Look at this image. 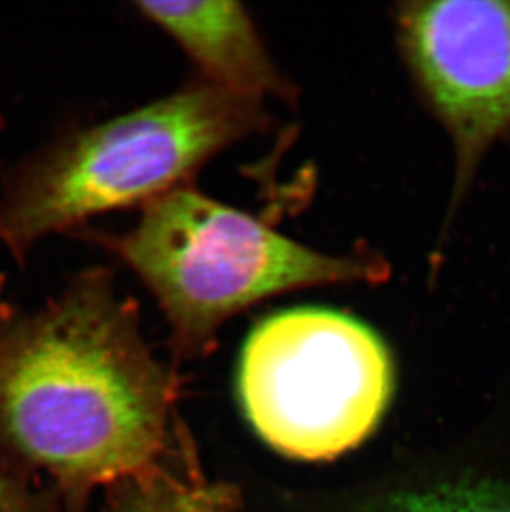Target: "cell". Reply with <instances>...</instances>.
Wrapping results in <instances>:
<instances>
[{"label": "cell", "instance_id": "obj_3", "mask_svg": "<svg viewBox=\"0 0 510 512\" xmlns=\"http://www.w3.org/2000/svg\"><path fill=\"white\" fill-rule=\"evenodd\" d=\"M87 239L140 277L183 357L203 355L227 319L260 300L315 285L373 284L388 274L371 252L315 251L189 183L145 204L130 231H90Z\"/></svg>", "mask_w": 510, "mask_h": 512}, {"label": "cell", "instance_id": "obj_5", "mask_svg": "<svg viewBox=\"0 0 510 512\" xmlns=\"http://www.w3.org/2000/svg\"><path fill=\"white\" fill-rule=\"evenodd\" d=\"M393 17L414 88L453 141V211L487 151L510 136V2H403Z\"/></svg>", "mask_w": 510, "mask_h": 512}, {"label": "cell", "instance_id": "obj_7", "mask_svg": "<svg viewBox=\"0 0 510 512\" xmlns=\"http://www.w3.org/2000/svg\"><path fill=\"white\" fill-rule=\"evenodd\" d=\"M108 512H231L236 493L209 483L189 469L166 466L158 473L116 488Z\"/></svg>", "mask_w": 510, "mask_h": 512}, {"label": "cell", "instance_id": "obj_2", "mask_svg": "<svg viewBox=\"0 0 510 512\" xmlns=\"http://www.w3.org/2000/svg\"><path fill=\"white\" fill-rule=\"evenodd\" d=\"M269 125L264 102L198 77L145 107L68 133L7 174L0 242L24 264L44 237L113 209L145 206Z\"/></svg>", "mask_w": 510, "mask_h": 512}, {"label": "cell", "instance_id": "obj_10", "mask_svg": "<svg viewBox=\"0 0 510 512\" xmlns=\"http://www.w3.org/2000/svg\"><path fill=\"white\" fill-rule=\"evenodd\" d=\"M4 285H5V277L0 274V317L5 314H9L10 307L9 305L5 304L4 300H2V297H4Z\"/></svg>", "mask_w": 510, "mask_h": 512}, {"label": "cell", "instance_id": "obj_1", "mask_svg": "<svg viewBox=\"0 0 510 512\" xmlns=\"http://www.w3.org/2000/svg\"><path fill=\"white\" fill-rule=\"evenodd\" d=\"M176 382L113 274L88 269L30 314L0 317V463L68 508L166 468Z\"/></svg>", "mask_w": 510, "mask_h": 512}, {"label": "cell", "instance_id": "obj_8", "mask_svg": "<svg viewBox=\"0 0 510 512\" xmlns=\"http://www.w3.org/2000/svg\"><path fill=\"white\" fill-rule=\"evenodd\" d=\"M388 512H510V489L482 479H458L400 494Z\"/></svg>", "mask_w": 510, "mask_h": 512}, {"label": "cell", "instance_id": "obj_4", "mask_svg": "<svg viewBox=\"0 0 510 512\" xmlns=\"http://www.w3.org/2000/svg\"><path fill=\"white\" fill-rule=\"evenodd\" d=\"M395 385L393 358L375 330L337 310L270 315L247 337L239 392L262 440L304 461L337 458L380 423Z\"/></svg>", "mask_w": 510, "mask_h": 512}, {"label": "cell", "instance_id": "obj_9", "mask_svg": "<svg viewBox=\"0 0 510 512\" xmlns=\"http://www.w3.org/2000/svg\"><path fill=\"white\" fill-rule=\"evenodd\" d=\"M72 511L57 493H44L29 474L0 463V512Z\"/></svg>", "mask_w": 510, "mask_h": 512}, {"label": "cell", "instance_id": "obj_6", "mask_svg": "<svg viewBox=\"0 0 510 512\" xmlns=\"http://www.w3.org/2000/svg\"><path fill=\"white\" fill-rule=\"evenodd\" d=\"M140 15L164 30L196 63L206 82L239 97L294 102L251 15L239 2H140Z\"/></svg>", "mask_w": 510, "mask_h": 512}]
</instances>
